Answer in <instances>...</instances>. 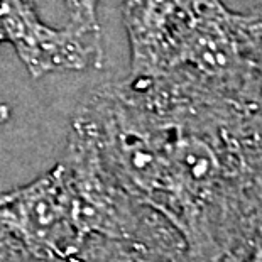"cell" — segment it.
<instances>
[{"label": "cell", "mask_w": 262, "mask_h": 262, "mask_svg": "<svg viewBox=\"0 0 262 262\" xmlns=\"http://www.w3.org/2000/svg\"><path fill=\"white\" fill-rule=\"evenodd\" d=\"M0 244L37 257L76 262L83 241L59 164L0 194Z\"/></svg>", "instance_id": "cell-1"}, {"label": "cell", "mask_w": 262, "mask_h": 262, "mask_svg": "<svg viewBox=\"0 0 262 262\" xmlns=\"http://www.w3.org/2000/svg\"><path fill=\"white\" fill-rule=\"evenodd\" d=\"M2 44L14 46L32 78L103 64L102 32L71 24L61 29L44 24L34 0H0V46Z\"/></svg>", "instance_id": "cell-2"}, {"label": "cell", "mask_w": 262, "mask_h": 262, "mask_svg": "<svg viewBox=\"0 0 262 262\" xmlns=\"http://www.w3.org/2000/svg\"><path fill=\"white\" fill-rule=\"evenodd\" d=\"M188 0H124V26L130 46L132 78L164 73Z\"/></svg>", "instance_id": "cell-3"}, {"label": "cell", "mask_w": 262, "mask_h": 262, "mask_svg": "<svg viewBox=\"0 0 262 262\" xmlns=\"http://www.w3.org/2000/svg\"><path fill=\"white\" fill-rule=\"evenodd\" d=\"M183 244L88 237L80 247L76 262H185Z\"/></svg>", "instance_id": "cell-4"}, {"label": "cell", "mask_w": 262, "mask_h": 262, "mask_svg": "<svg viewBox=\"0 0 262 262\" xmlns=\"http://www.w3.org/2000/svg\"><path fill=\"white\" fill-rule=\"evenodd\" d=\"M64 4L70 15L68 24L85 31L100 32L97 17L98 0H64Z\"/></svg>", "instance_id": "cell-5"}, {"label": "cell", "mask_w": 262, "mask_h": 262, "mask_svg": "<svg viewBox=\"0 0 262 262\" xmlns=\"http://www.w3.org/2000/svg\"><path fill=\"white\" fill-rule=\"evenodd\" d=\"M0 262H70V260L37 257V255H32L22 249L0 244Z\"/></svg>", "instance_id": "cell-6"}, {"label": "cell", "mask_w": 262, "mask_h": 262, "mask_svg": "<svg viewBox=\"0 0 262 262\" xmlns=\"http://www.w3.org/2000/svg\"><path fill=\"white\" fill-rule=\"evenodd\" d=\"M9 119H10V107L7 103H0V125H4Z\"/></svg>", "instance_id": "cell-7"}, {"label": "cell", "mask_w": 262, "mask_h": 262, "mask_svg": "<svg viewBox=\"0 0 262 262\" xmlns=\"http://www.w3.org/2000/svg\"><path fill=\"white\" fill-rule=\"evenodd\" d=\"M250 262H262V255H257V257H254Z\"/></svg>", "instance_id": "cell-8"}, {"label": "cell", "mask_w": 262, "mask_h": 262, "mask_svg": "<svg viewBox=\"0 0 262 262\" xmlns=\"http://www.w3.org/2000/svg\"><path fill=\"white\" fill-rule=\"evenodd\" d=\"M260 95H262V71H260Z\"/></svg>", "instance_id": "cell-9"}]
</instances>
